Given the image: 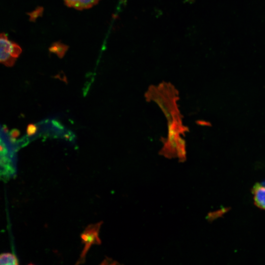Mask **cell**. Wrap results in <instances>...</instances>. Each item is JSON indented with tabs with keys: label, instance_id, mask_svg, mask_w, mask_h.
<instances>
[{
	"label": "cell",
	"instance_id": "5",
	"mask_svg": "<svg viewBox=\"0 0 265 265\" xmlns=\"http://www.w3.org/2000/svg\"><path fill=\"white\" fill-rule=\"evenodd\" d=\"M177 141V157L178 158L180 162H184L186 159V142L183 138L180 133L176 137Z\"/></svg>",
	"mask_w": 265,
	"mask_h": 265
},
{
	"label": "cell",
	"instance_id": "2",
	"mask_svg": "<svg viewBox=\"0 0 265 265\" xmlns=\"http://www.w3.org/2000/svg\"><path fill=\"white\" fill-rule=\"evenodd\" d=\"M102 224V222H101L90 225L81 234L80 237L84 244V247L77 264H81L84 262L85 256L91 245L101 243L99 233Z\"/></svg>",
	"mask_w": 265,
	"mask_h": 265
},
{
	"label": "cell",
	"instance_id": "4",
	"mask_svg": "<svg viewBox=\"0 0 265 265\" xmlns=\"http://www.w3.org/2000/svg\"><path fill=\"white\" fill-rule=\"evenodd\" d=\"M100 0H64L65 4L77 10L88 9L96 5Z\"/></svg>",
	"mask_w": 265,
	"mask_h": 265
},
{
	"label": "cell",
	"instance_id": "7",
	"mask_svg": "<svg viewBox=\"0 0 265 265\" xmlns=\"http://www.w3.org/2000/svg\"><path fill=\"white\" fill-rule=\"evenodd\" d=\"M226 212V209H222L218 211L211 212L208 213L207 219L210 221H212L216 218L221 216Z\"/></svg>",
	"mask_w": 265,
	"mask_h": 265
},
{
	"label": "cell",
	"instance_id": "8",
	"mask_svg": "<svg viewBox=\"0 0 265 265\" xmlns=\"http://www.w3.org/2000/svg\"><path fill=\"white\" fill-rule=\"evenodd\" d=\"M37 127L34 124H30L27 129V133L28 135L34 134L37 131Z\"/></svg>",
	"mask_w": 265,
	"mask_h": 265
},
{
	"label": "cell",
	"instance_id": "1",
	"mask_svg": "<svg viewBox=\"0 0 265 265\" xmlns=\"http://www.w3.org/2000/svg\"><path fill=\"white\" fill-rule=\"evenodd\" d=\"M22 53L21 48L9 40L6 34L0 33V63L13 65Z\"/></svg>",
	"mask_w": 265,
	"mask_h": 265
},
{
	"label": "cell",
	"instance_id": "3",
	"mask_svg": "<svg viewBox=\"0 0 265 265\" xmlns=\"http://www.w3.org/2000/svg\"><path fill=\"white\" fill-rule=\"evenodd\" d=\"M254 203L256 206L265 210V186L256 183L252 189Z\"/></svg>",
	"mask_w": 265,
	"mask_h": 265
},
{
	"label": "cell",
	"instance_id": "6",
	"mask_svg": "<svg viewBox=\"0 0 265 265\" xmlns=\"http://www.w3.org/2000/svg\"><path fill=\"white\" fill-rule=\"evenodd\" d=\"M18 264V259L14 254L11 253H4L0 254V265H17Z\"/></svg>",
	"mask_w": 265,
	"mask_h": 265
}]
</instances>
